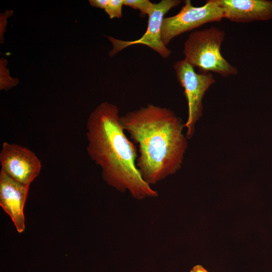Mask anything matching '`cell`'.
I'll use <instances>...</instances> for the list:
<instances>
[{
	"instance_id": "1",
	"label": "cell",
	"mask_w": 272,
	"mask_h": 272,
	"mask_svg": "<svg viewBox=\"0 0 272 272\" xmlns=\"http://www.w3.org/2000/svg\"><path fill=\"white\" fill-rule=\"evenodd\" d=\"M120 120L138 146L137 167L147 183L156 184L181 168L188 139L183 133L184 123L173 111L149 104Z\"/></svg>"
},
{
	"instance_id": "2",
	"label": "cell",
	"mask_w": 272,
	"mask_h": 272,
	"mask_svg": "<svg viewBox=\"0 0 272 272\" xmlns=\"http://www.w3.org/2000/svg\"><path fill=\"white\" fill-rule=\"evenodd\" d=\"M120 118L118 107L108 102L91 112L86 122L88 155L100 166L108 185L138 200L156 197L157 191L143 179L137 167V148L126 137Z\"/></svg>"
},
{
	"instance_id": "3",
	"label": "cell",
	"mask_w": 272,
	"mask_h": 272,
	"mask_svg": "<svg viewBox=\"0 0 272 272\" xmlns=\"http://www.w3.org/2000/svg\"><path fill=\"white\" fill-rule=\"evenodd\" d=\"M224 31L215 27L192 32L184 42V59L200 73L213 72L227 77L236 75L238 69L222 55Z\"/></svg>"
},
{
	"instance_id": "4",
	"label": "cell",
	"mask_w": 272,
	"mask_h": 272,
	"mask_svg": "<svg viewBox=\"0 0 272 272\" xmlns=\"http://www.w3.org/2000/svg\"><path fill=\"white\" fill-rule=\"evenodd\" d=\"M178 81L184 89L188 105V117L184 123L188 139L194 134L195 125L202 114L204 95L215 79L211 73H196L193 66L184 58L173 65Z\"/></svg>"
},
{
	"instance_id": "5",
	"label": "cell",
	"mask_w": 272,
	"mask_h": 272,
	"mask_svg": "<svg viewBox=\"0 0 272 272\" xmlns=\"http://www.w3.org/2000/svg\"><path fill=\"white\" fill-rule=\"evenodd\" d=\"M223 18L222 9L217 0H208L200 7L194 6L191 1L185 0L177 14L164 18L161 29L162 41L167 46L173 38L183 33L208 23L220 21Z\"/></svg>"
},
{
	"instance_id": "6",
	"label": "cell",
	"mask_w": 272,
	"mask_h": 272,
	"mask_svg": "<svg viewBox=\"0 0 272 272\" xmlns=\"http://www.w3.org/2000/svg\"><path fill=\"white\" fill-rule=\"evenodd\" d=\"M180 0H162L155 4L154 10L149 16L147 29L144 35L140 38L125 41L106 36L112 45V49L108 55L113 56L127 47L134 44H143L150 47L158 53L162 57L167 58L172 53L163 42L161 37V29L165 15L171 9L179 6Z\"/></svg>"
},
{
	"instance_id": "7",
	"label": "cell",
	"mask_w": 272,
	"mask_h": 272,
	"mask_svg": "<svg viewBox=\"0 0 272 272\" xmlns=\"http://www.w3.org/2000/svg\"><path fill=\"white\" fill-rule=\"evenodd\" d=\"M1 170L21 183L30 185L39 175L41 163L30 150L16 144L4 142L0 152Z\"/></svg>"
},
{
	"instance_id": "8",
	"label": "cell",
	"mask_w": 272,
	"mask_h": 272,
	"mask_svg": "<svg viewBox=\"0 0 272 272\" xmlns=\"http://www.w3.org/2000/svg\"><path fill=\"white\" fill-rule=\"evenodd\" d=\"M29 186L16 181L1 171L0 206L10 217L19 233H22L25 228L24 207Z\"/></svg>"
},
{
	"instance_id": "9",
	"label": "cell",
	"mask_w": 272,
	"mask_h": 272,
	"mask_svg": "<svg viewBox=\"0 0 272 272\" xmlns=\"http://www.w3.org/2000/svg\"><path fill=\"white\" fill-rule=\"evenodd\" d=\"M224 18L237 23L267 21L272 18V1L217 0Z\"/></svg>"
},
{
	"instance_id": "10",
	"label": "cell",
	"mask_w": 272,
	"mask_h": 272,
	"mask_svg": "<svg viewBox=\"0 0 272 272\" xmlns=\"http://www.w3.org/2000/svg\"><path fill=\"white\" fill-rule=\"evenodd\" d=\"M8 60L2 57L0 58V90L7 91L16 86L19 82V79L11 77L7 67Z\"/></svg>"
},
{
	"instance_id": "11",
	"label": "cell",
	"mask_w": 272,
	"mask_h": 272,
	"mask_svg": "<svg viewBox=\"0 0 272 272\" xmlns=\"http://www.w3.org/2000/svg\"><path fill=\"white\" fill-rule=\"evenodd\" d=\"M123 5L132 9L139 10L149 16L154 10L155 4L149 0H123Z\"/></svg>"
},
{
	"instance_id": "12",
	"label": "cell",
	"mask_w": 272,
	"mask_h": 272,
	"mask_svg": "<svg viewBox=\"0 0 272 272\" xmlns=\"http://www.w3.org/2000/svg\"><path fill=\"white\" fill-rule=\"evenodd\" d=\"M123 6V0H109L104 10L110 19L120 18L122 17Z\"/></svg>"
},
{
	"instance_id": "13",
	"label": "cell",
	"mask_w": 272,
	"mask_h": 272,
	"mask_svg": "<svg viewBox=\"0 0 272 272\" xmlns=\"http://www.w3.org/2000/svg\"><path fill=\"white\" fill-rule=\"evenodd\" d=\"M13 10H7L4 13L0 14V42L3 44L4 42V33L6 32L7 20L8 18L13 15Z\"/></svg>"
},
{
	"instance_id": "14",
	"label": "cell",
	"mask_w": 272,
	"mask_h": 272,
	"mask_svg": "<svg viewBox=\"0 0 272 272\" xmlns=\"http://www.w3.org/2000/svg\"><path fill=\"white\" fill-rule=\"evenodd\" d=\"M109 2V0H90L89 3L93 7L105 9Z\"/></svg>"
},
{
	"instance_id": "15",
	"label": "cell",
	"mask_w": 272,
	"mask_h": 272,
	"mask_svg": "<svg viewBox=\"0 0 272 272\" xmlns=\"http://www.w3.org/2000/svg\"><path fill=\"white\" fill-rule=\"evenodd\" d=\"M190 272H209L201 265H196L191 269Z\"/></svg>"
}]
</instances>
